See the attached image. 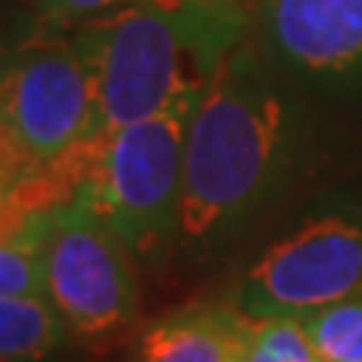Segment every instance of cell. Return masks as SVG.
<instances>
[{
  "instance_id": "obj_9",
  "label": "cell",
  "mask_w": 362,
  "mask_h": 362,
  "mask_svg": "<svg viewBox=\"0 0 362 362\" xmlns=\"http://www.w3.org/2000/svg\"><path fill=\"white\" fill-rule=\"evenodd\" d=\"M66 332L45 296H0V362H49Z\"/></svg>"
},
{
  "instance_id": "obj_7",
  "label": "cell",
  "mask_w": 362,
  "mask_h": 362,
  "mask_svg": "<svg viewBox=\"0 0 362 362\" xmlns=\"http://www.w3.org/2000/svg\"><path fill=\"white\" fill-rule=\"evenodd\" d=\"M272 58L317 85L362 78V0H259Z\"/></svg>"
},
{
  "instance_id": "obj_5",
  "label": "cell",
  "mask_w": 362,
  "mask_h": 362,
  "mask_svg": "<svg viewBox=\"0 0 362 362\" xmlns=\"http://www.w3.org/2000/svg\"><path fill=\"white\" fill-rule=\"evenodd\" d=\"M0 127L40 157H58L103 133L94 73L73 37L0 49Z\"/></svg>"
},
{
  "instance_id": "obj_4",
  "label": "cell",
  "mask_w": 362,
  "mask_h": 362,
  "mask_svg": "<svg viewBox=\"0 0 362 362\" xmlns=\"http://www.w3.org/2000/svg\"><path fill=\"white\" fill-rule=\"evenodd\" d=\"M42 281L45 299L85 341H106L139 320L133 254L88 197L52 223L42 245Z\"/></svg>"
},
{
  "instance_id": "obj_11",
  "label": "cell",
  "mask_w": 362,
  "mask_h": 362,
  "mask_svg": "<svg viewBox=\"0 0 362 362\" xmlns=\"http://www.w3.org/2000/svg\"><path fill=\"white\" fill-rule=\"evenodd\" d=\"M245 362H320L299 320H257Z\"/></svg>"
},
{
  "instance_id": "obj_2",
  "label": "cell",
  "mask_w": 362,
  "mask_h": 362,
  "mask_svg": "<svg viewBox=\"0 0 362 362\" xmlns=\"http://www.w3.org/2000/svg\"><path fill=\"white\" fill-rule=\"evenodd\" d=\"M242 33L233 0H139L88 21L73 40L94 73L100 130L199 103Z\"/></svg>"
},
{
  "instance_id": "obj_10",
  "label": "cell",
  "mask_w": 362,
  "mask_h": 362,
  "mask_svg": "<svg viewBox=\"0 0 362 362\" xmlns=\"http://www.w3.org/2000/svg\"><path fill=\"white\" fill-rule=\"evenodd\" d=\"M320 362H362V293L302 317Z\"/></svg>"
},
{
  "instance_id": "obj_3",
  "label": "cell",
  "mask_w": 362,
  "mask_h": 362,
  "mask_svg": "<svg viewBox=\"0 0 362 362\" xmlns=\"http://www.w3.org/2000/svg\"><path fill=\"white\" fill-rule=\"evenodd\" d=\"M197 103L100 133L90 206L133 257H154L178 235L185 139Z\"/></svg>"
},
{
  "instance_id": "obj_13",
  "label": "cell",
  "mask_w": 362,
  "mask_h": 362,
  "mask_svg": "<svg viewBox=\"0 0 362 362\" xmlns=\"http://www.w3.org/2000/svg\"><path fill=\"white\" fill-rule=\"evenodd\" d=\"M127 4H139V0H49V6L61 16H90V13H106V9H118Z\"/></svg>"
},
{
  "instance_id": "obj_12",
  "label": "cell",
  "mask_w": 362,
  "mask_h": 362,
  "mask_svg": "<svg viewBox=\"0 0 362 362\" xmlns=\"http://www.w3.org/2000/svg\"><path fill=\"white\" fill-rule=\"evenodd\" d=\"M0 296H45L42 245L0 242Z\"/></svg>"
},
{
  "instance_id": "obj_8",
  "label": "cell",
  "mask_w": 362,
  "mask_h": 362,
  "mask_svg": "<svg viewBox=\"0 0 362 362\" xmlns=\"http://www.w3.org/2000/svg\"><path fill=\"white\" fill-rule=\"evenodd\" d=\"M257 320L230 302H197L139 332L130 362H245Z\"/></svg>"
},
{
  "instance_id": "obj_6",
  "label": "cell",
  "mask_w": 362,
  "mask_h": 362,
  "mask_svg": "<svg viewBox=\"0 0 362 362\" xmlns=\"http://www.w3.org/2000/svg\"><path fill=\"white\" fill-rule=\"evenodd\" d=\"M362 293V223L317 218L284 235L242 275L233 302L254 320H302Z\"/></svg>"
},
{
  "instance_id": "obj_1",
  "label": "cell",
  "mask_w": 362,
  "mask_h": 362,
  "mask_svg": "<svg viewBox=\"0 0 362 362\" xmlns=\"http://www.w3.org/2000/svg\"><path fill=\"white\" fill-rule=\"evenodd\" d=\"M290 103L245 45L233 49L190 115L178 235L206 247L257 209L287 166Z\"/></svg>"
}]
</instances>
